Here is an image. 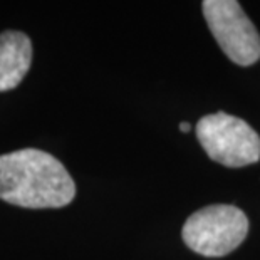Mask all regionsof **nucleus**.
Listing matches in <instances>:
<instances>
[{
	"mask_svg": "<svg viewBox=\"0 0 260 260\" xmlns=\"http://www.w3.org/2000/svg\"><path fill=\"white\" fill-rule=\"evenodd\" d=\"M76 197L69 171L51 153L25 148L0 156V200L22 208H62Z\"/></svg>",
	"mask_w": 260,
	"mask_h": 260,
	"instance_id": "1",
	"label": "nucleus"
},
{
	"mask_svg": "<svg viewBox=\"0 0 260 260\" xmlns=\"http://www.w3.org/2000/svg\"><path fill=\"white\" fill-rule=\"evenodd\" d=\"M190 129H191V126L188 124V123H181V124H180V131H181V133H188Z\"/></svg>",
	"mask_w": 260,
	"mask_h": 260,
	"instance_id": "6",
	"label": "nucleus"
},
{
	"mask_svg": "<svg viewBox=\"0 0 260 260\" xmlns=\"http://www.w3.org/2000/svg\"><path fill=\"white\" fill-rule=\"evenodd\" d=\"M195 131L205 153L223 167L242 168L260 159V136L237 116L223 111L203 116Z\"/></svg>",
	"mask_w": 260,
	"mask_h": 260,
	"instance_id": "3",
	"label": "nucleus"
},
{
	"mask_svg": "<svg viewBox=\"0 0 260 260\" xmlns=\"http://www.w3.org/2000/svg\"><path fill=\"white\" fill-rule=\"evenodd\" d=\"M203 15L215 41L232 62L252 66L260 59V36L239 0H203Z\"/></svg>",
	"mask_w": 260,
	"mask_h": 260,
	"instance_id": "4",
	"label": "nucleus"
},
{
	"mask_svg": "<svg viewBox=\"0 0 260 260\" xmlns=\"http://www.w3.org/2000/svg\"><path fill=\"white\" fill-rule=\"evenodd\" d=\"M248 234V218L234 205H208L188 217L181 237L190 250L205 257L234 252Z\"/></svg>",
	"mask_w": 260,
	"mask_h": 260,
	"instance_id": "2",
	"label": "nucleus"
},
{
	"mask_svg": "<svg viewBox=\"0 0 260 260\" xmlns=\"http://www.w3.org/2000/svg\"><path fill=\"white\" fill-rule=\"evenodd\" d=\"M32 64V42L24 32L0 34V92L15 89Z\"/></svg>",
	"mask_w": 260,
	"mask_h": 260,
	"instance_id": "5",
	"label": "nucleus"
}]
</instances>
